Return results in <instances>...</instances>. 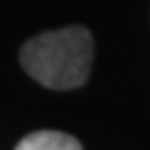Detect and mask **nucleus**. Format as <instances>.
I'll use <instances>...</instances> for the list:
<instances>
[{
	"instance_id": "1",
	"label": "nucleus",
	"mask_w": 150,
	"mask_h": 150,
	"mask_svg": "<svg viewBox=\"0 0 150 150\" xmlns=\"http://www.w3.org/2000/svg\"><path fill=\"white\" fill-rule=\"evenodd\" d=\"M92 33L81 25L44 31L21 46L19 61L29 77L50 90H75L88 81Z\"/></svg>"
},
{
	"instance_id": "2",
	"label": "nucleus",
	"mask_w": 150,
	"mask_h": 150,
	"mask_svg": "<svg viewBox=\"0 0 150 150\" xmlns=\"http://www.w3.org/2000/svg\"><path fill=\"white\" fill-rule=\"evenodd\" d=\"M15 150H81V144L63 131H33L17 144Z\"/></svg>"
}]
</instances>
